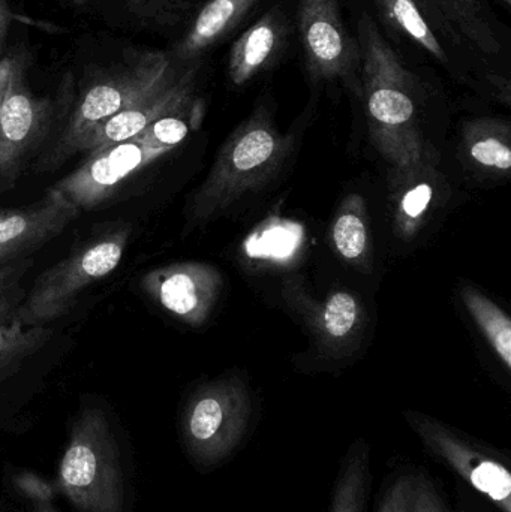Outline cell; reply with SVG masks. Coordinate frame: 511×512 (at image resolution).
Returning a JSON list of instances; mask_svg holds the SVG:
<instances>
[{"instance_id": "12", "label": "cell", "mask_w": 511, "mask_h": 512, "mask_svg": "<svg viewBox=\"0 0 511 512\" xmlns=\"http://www.w3.org/2000/svg\"><path fill=\"white\" fill-rule=\"evenodd\" d=\"M288 41V21L279 8L270 9L234 42L228 74L236 86L248 83L281 56Z\"/></svg>"}, {"instance_id": "6", "label": "cell", "mask_w": 511, "mask_h": 512, "mask_svg": "<svg viewBox=\"0 0 511 512\" xmlns=\"http://www.w3.org/2000/svg\"><path fill=\"white\" fill-rule=\"evenodd\" d=\"M165 152L138 137L122 141L89 153L74 171L54 183L53 188L75 209L89 212L107 203L123 183L134 179Z\"/></svg>"}, {"instance_id": "23", "label": "cell", "mask_w": 511, "mask_h": 512, "mask_svg": "<svg viewBox=\"0 0 511 512\" xmlns=\"http://www.w3.org/2000/svg\"><path fill=\"white\" fill-rule=\"evenodd\" d=\"M336 248L348 259L359 258L366 248V231L362 221L354 215H344L333 230Z\"/></svg>"}, {"instance_id": "29", "label": "cell", "mask_w": 511, "mask_h": 512, "mask_svg": "<svg viewBox=\"0 0 511 512\" xmlns=\"http://www.w3.org/2000/svg\"><path fill=\"white\" fill-rule=\"evenodd\" d=\"M24 297L26 292L23 291L20 283L0 292V327L14 319L15 312L23 303Z\"/></svg>"}, {"instance_id": "13", "label": "cell", "mask_w": 511, "mask_h": 512, "mask_svg": "<svg viewBox=\"0 0 511 512\" xmlns=\"http://www.w3.org/2000/svg\"><path fill=\"white\" fill-rule=\"evenodd\" d=\"M258 0H207L192 20L173 60L191 63L218 44L248 15Z\"/></svg>"}, {"instance_id": "33", "label": "cell", "mask_w": 511, "mask_h": 512, "mask_svg": "<svg viewBox=\"0 0 511 512\" xmlns=\"http://www.w3.org/2000/svg\"><path fill=\"white\" fill-rule=\"evenodd\" d=\"M33 510H35V512H57L54 510L51 502H39V504H33Z\"/></svg>"}, {"instance_id": "26", "label": "cell", "mask_w": 511, "mask_h": 512, "mask_svg": "<svg viewBox=\"0 0 511 512\" xmlns=\"http://www.w3.org/2000/svg\"><path fill=\"white\" fill-rule=\"evenodd\" d=\"M30 57L27 51L17 48L0 57V108L8 98L9 90L21 74H26Z\"/></svg>"}, {"instance_id": "19", "label": "cell", "mask_w": 511, "mask_h": 512, "mask_svg": "<svg viewBox=\"0 0 511 512\" xmlns=\"http://www.w3.org/2000/svg\"><path fill=\"white\" fill-rule=\"evenodd\" d=\"M468 307L473 312L474 318L479 321L480 327L503 358L507 369L511 367V322L510 319L498 309L491 301L485 300L480 295L470 292L465 294Z\"/></svg>"}, {"instance_id": "2", "label": "cell", "mask_w": 511, "mask_h": 512, "mask_svg": "<svg viewBox=\"0 0 511 512\" xmlns=\"http://www.w3.org/2000/svg\"><path fill=\"white\" fill-rule=\"evenodd\" d=\"M131 236V224L120 222L78 243L35 280L14 318L24 325H45L71 312L83 291L117 270Z\"/></svg>"}, {"instance_id": "14", "label": "cell", "mask_w": 511, "mask_h": 512, "mask_svg": "<svg viewBox=\"0 0 511 512\" xmlns=\"http://www.w3.org/2000/svg\"><path fill=\"white\" fill-rule=\"evenodd\" d=\"M443 23L453 39L465 42L485 56L501 51V42L482 0H420Z\"/></svg>"}, {"instance_id": "5", "label": "cell", "mask_w": 511, "mask_h": 512, "mask_svg": "<svg viewBox=\"0 0 511 512\" xmlns=\"http://www.w3.org/2000/svg\"><path fill=\"white\" fill-rule=\"evenodd\" d=\"M408 423L432 459L498 511L511 512V463L507 454L423 415H408Z\"/></svg>"}, {"instance_id": "9", "label": "cell", "mask_w": 511, "mask_h": 512, "mask_svg": "<svg viewBox=\"0 0 511 512\" xmlns=\"http://www.w3.org/2000/svg\"><path fill=\"white\" fill-rule=\"evenodd\" d=\"M80 213L53 186L35 203L0 209V267L26 258L59 237Z\"/></svg>"}, {"instance_id": "16", "label": "cell", "mask_w": 511, "mask_h": 512, "mask_svg": "<svg viewBox=\"0 0 511 512\" xmlns=\"http://www.w3.org/2000/svg\"><path fill=\"white\" fill-rule=\"evenodd\" d=\"M384 20L423 48L437 62H449L446 50L435 35L425 6L420 0H375Z\"/></svg>"}, {"instance_id": "15", "label": "cell", "mask_w": 511, "mask_h": 512, "mask_svg": "<svg viewBox=\"0 0 511 512\" xmlns=\"http://www.w3.org/2000/svg\"><path fill=\"white\" fill-rule=\"evenodd\" d=\"M371 484V448L359 439L350 445L339 466L329 512H365Z\"/></svg>"}, {"instance_id": "3", "label": "cell", "mask_w": 511, "mask_h": 512, "mask_svg": "<svg viewBox=\"0 0 511 512\" xmlns=\"http://www.w3.org/2000/svg\"><path fill=\"white\" fill-rule=\"evenodd\" d=\"M173 57L147 51L93 81L78 98L53 150L41 159L38 171H50L80 152L87 135L120 111L134 105L176 77Z\"/></svg>"}, {"instance_id": "8", "label": "cell", "mask_w": 511, "mask_h": 512, "mask_svg": "<svg viewBox=\"0 0 511 512\" xmlns=\"http://www.w3.org/2000/svg\"><path fill=\"white\" fill-rule=\"evenodd\" d=\"M53 104L38 98L21 74L9 90L0 108V189L6 191L17 183L29 153L38 144L50 122Z\"/></svg>"}, {"instance_id": "35", "label": "cell", "mask_w": 511, "mask_h": 512, "mask_svg": "<svg viewBox=\"0 0 511 512\" xmlns=\"http://www.w3.org/2000/svg\"><path fill=\"white\" fill-rule=\"evenodd\" d=\"M503 2L506 3V5H510L511 0H503Z\"/></svg>"}, {"instance_id": "7", "label": "cell", "mask_w": 511, "mask_h": 512, "mask_svg": "<svg viewBox=\"0 0 511 512\" xmlns=\"http://www.w3.org/2000/svg\"><path fill=\"white\" fill-rule=\"evenodd\" d=\"M297 26L306 68L315 81L357 83L359 42L345 26L339 0H299Z\"/></svg>"}, {"instance_id": "31", "label": "cell", "mask_w": 511, "mask_h": 512, "mask_svg": "<svg viewBox=\"0 0 511 512\" xmlns=\"http://www.w3.org/2000/svg\"><path fill=\"white\" fill-rule=\"evenodd\" d=\"M432 189L428 185L417 186L413 191L408 192L404 200V210L411 218H417L423 210L431 203Z\"/></svg>"}, {"instance_id": "34", "label": "cell", "mask_w": 511, "mask_h": 512, "mask_svg": "<svg viewBox=\"0 0 511 512\" xmlns=\"http://www.w3.org/2000/svg\"><path fill=\"white\" fill-rule=\"evenodd\" d=\"M71 2L77 6H84V5H86V3H89L90 0H71Z\"/></svg>"}, {"instance_id": "30", "label": "cell", "mask_w": 511, "mask_h": 512, "mask_svg": "<svg viewBox=\"0 0 511 512\" xmlns=\"http://www.w3.org/2000/svg\"><path fill=\"white\" fill-rule=\"evenodd\" d=\"M33 259L24 258L20 261L12 262V264L0 267V292L6 291L11 286L21 283V279L26 276L27 271L32 268Z\"/></svg>"}, {"instance_id": "28", "label": "cell", "mask_w": 511, "mask_h": 512, "mask_svg": "<svg viewBox=\"0 0 511 512\" xmlns=\"http://www.w3.org/2000/svg\"><path fill=\"white\" fill-rule=\"evenodd\" d=\"M471 155H473L474 159L479 161L480 164L495 167L498 168V170H510V149L503 141L498 140V138L488 137L477 141L473 149H471Z\"/></svg>"}, {"instance_id": "27", "label": "cell", "mask_w": 511, "mask_h": 512, "mask_svg": "<svg viewBox=\"0 0 511 512\" xmlns=\"http://www.w3.org/2000/svg\"><path fill=\"white\" fill-rule=\"evenodd\" d=\"M14 487L21 496L29 499L32 504L39 502H53L56 498L54 483L33 474V472H20L14 477Z\"/></svg>"}, {"instance_id": "10", "label": "cell", "mask_w": 511, "mask_h": 512, "mask_svg": "<svg viewBox=\"0 0 511 512\" xmlns=\"http://www.w3.org/2000/svg\"><path fill=\"white\" fill-rule=\"evenodd\" d=\"M197 66L186 69L185 74L176 75L173 80L144 96L126 110L96 126L81 144L80 152L89 153L122 141L138 137L155 120L179 110L188 101Z\"/></svg>"}, {"instance_id": "32", "label": "cell", "mask_w": 511, "mask_h": 512, "mask_svg": "<svg viewBox=\"0 0 511 512\" xmlns=\"http://www.w3.org/2000/svg\"><path fill=\"white\" fill-rule=\"evenodd\" d=\"M14 18L15 15L12 14L11 8H9L8 0H0V57L3 56V51H5L9 26H11Z\"/></svg>"}, {"instance_id": "1", "label": "cell", "mask_w": 511, "mask_h": 512, "mask_svg": "<svg viewBox=\"0 0 511 512\" xmlns=\"http://www.w3.org/2000/svg\"><path fill=\"white\" fill-rule=\"evenodd\" d=\"M54 487L78 512L125 511L122 454L101 408H84L75 417Z\"/></svg>"}, {"instance_id": "17", "label": "cell", "mask_w": 511, "mask_h": 512, "mask_svg": "<svg viewBox=\"0 0 511 512\" xmlns=\"http://www.w3.org/2000/svg\"><path fill=\"white\" fill-rule=\"evenodd\" d=\"M53 331L45 325H24L14 318L0 327V382L15 375L39 349L44 348Z\"/></svg>"}, {"instance_id": "18", "label": "cell", "mask_w": 511, "mask_h": 512, "mask_svg": "<svg viewBox=\"0 0 511 512\" xmlns=\"http://www.w3.org/2000/svg\"><path fill=\"white\" fill-rule=\"evenodd\" d=\"M129 14L153 29H170L194 15L200 0H122Z\"/></svg>"}, {"instance_id": "20", "label": "cell", "mask_w": 511, "mask_h": 512, "mask_svg": "<svg viewBox=\"0 0 511 512\" xmlns=\"http://www.w3.org/2000/svg\"><path fill=\"white\" fill-rule=\"evenodd\" d=\"M275 150L272 134L264 128H254L246 132L233 152L234 167L240 171L252 170L266 162Z\"/></svg>"}, {"instance_id": "22", "label": "cell", "mask_w": 511, "mask_h": 512, "mask_svg": "<svg viewBox=\"0 0 511 512\" xmlns=\"http://www.w3.org/2000/svg\"><path fill=\"white\" fill-rule=\"evenodd\" d=\"M357 318L356 300L347 292H338L327 301L324 322L333 337H342L353 328Z\"/></svg>"}, {"instance_id": "11", "label": "cell", "mask_w": 511, "mask_h": 512, "mask_svg": "<svg viewBox=\"0 0 511 512\" xmlns=\"http://www.w3.org/2000/svg\"><path fill=\"white\" fill-rule=\"evenodd\" d=\"M141 286L168 312L195 324L203 319L212 300L213 277L201 265H168L144 274Z\"/></svg>"}, {"instance_id": "4", "label": "cell", "mask_w": 511, "mask_h": 512, "mask_svg": "<svg viewBox=\"0 0 511 512\" xmlns=\"http://www.w3.org/2000/svg\"><path fill=\"white\" fill-rule=\"evenodd\" d=\"M251 415L248 396L236 385L213 384L198 391L180 418L186 459L201 474L227 465L248 441Z\"/></svg>"}, {"instance_id": "21", "label": "cell", "mask_w": 511, "mask_h": 512, "mask_svg": "<svg viewBox=\"0 0 511 512\" xmlns=\"http://www.w3.org/2000/svg\"><path fill=\"white\" fill-rule=\"evenodd\" d=\"M182 108V107H180ZM179 110L155 120L152 125L147 126L138 138L150 146L161 147V149L170 150L185 140L189 132V123L179 116Z\"/></svg>"}, {"instance_id": "24", "label": "cell", "mask_w": 511, "mask_h": 512, "mask_svg": "<svg viewBox=\"0 0 511 512\" xmlns=\"http://www.w3.org/2000/svg\"><path fill=\"white\" fill-rule=\"evenodd\" d=\"M416 471H402L387 483L377 512H410Z\"/></svg>"}, {"instance_id": "25", "label": "cell", "mask_w": 511, "mask_h": 512, "mask_svg": "<svg viewBox=\"0 0 511 512\" xmlns=\"http://www.w3.org/2000/svg\"><path fill=\"white\" fill-rule=\"evenodd\" d=\"M410 512H461L453 510L447 504L443 493L438 489L437 483L432 480L426 471H416V484H414L413 501Z\"/></svg>"}]
</instances>
